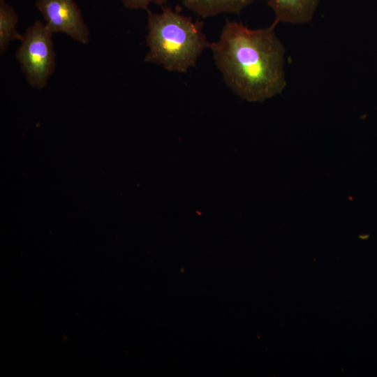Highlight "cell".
<instances>
[{
	"mask_svg": "<svg viewBox=\"0 0 377 377\" xmlns=\"http://www.w3.org/2000/svg\"><path fill=\"white\" fill-rule=\"evenodd\" d=\"M276 25L252 29L226 20L218 40L209 43L225 83L242 99L263 101L286 86L285 47Z\"/></svg>",
	"mask_w": 377,
	"mask_h": 377,
	"instance_id": "6da1fadb",
	"label": "cell"
},
{
	"mask_svg": "<svg viewBox=\"0 0 377 377\" xmlns=\"http://www.w3.org/2000/svg\"><path fill=\"white\" fill-rule=\"evenodd\" d=\"M35 6L52 34L63 33L79 43H88L89 29L74 0H36Z\"/></svg>",
	"mask_w": 377,
	"mask_h": 377,
	"instance_id": "277c9868",
	"label": "cell"
},
{
	"mask_svg": "<svg viewBox=\"0 0 377 377\" xmlns=\"http://www.w3.org/2000/svg\"><path fill=\"white\" fill-rule=\"evenodd\" d=\"M182 5L198 15L207 18L222 13L239 14L255 0H180Z\"/></svg>",
	"mask_w": 377,
	"mask_h": 377,
	"instance_id": "8992f818",
	"label": "cell"
},
{
	"mask_svg": "<svg viewBox=\"0 0 377 377\" xmlns=\"http://www.w3.org/2000/svg\"><path fill=\"white\" fill-rule=\"evenodd\" d=\"M147 11L149 50L145 61L181 73L195 66L210 43L203 32V23L169 7L162 6L161 13Z\"/></svg>",
	"mask_w": 377,
	"mask_h": 377,
	"instance_id": "7a4b0ae2",
	"label": "cell"
},
{
	"mask_svg": "<svg viewBox=\"0 0 377 377\" xmlns=\"http://www.w3.org/2000/svg\"><path fill=\"white\" fill-rule=\"evenodd\" d=\"M320 0H268L275 15L274 23L304 24L311 22Z\"/></svg>",
	"mask_w": 377,
	"mask_h": 377,
	"instance_id": "5b68a950",
	"label": "cell"
},
{
	"mask_svg": "<svg viewBox=\"0 0 377 377\" xmlns=\"http://www.w3.org/2000/svg\"><path fill=\"white\" fill-rule=\"evenodd\" d=\"M124 6L131 10H148L151 3L163 6L168 0H121Z\"/></svg>",
	"mask_w": 377,
	"mask_h": 377,
	"instance_id": "ba28073f",
	"label": "cell"
},
{
	"mask_svg": "<svg viewBox=\"0 0 377 377\" xmlns=\"http://www.w3.org/2000/svg\"><path fill=\"white\" fill-rule=\"evenodd\" d=\"M18 15L15 9L0 0V53L3 54L10 43L15 40H21L22 35L16 29Z\"/></svg>",
	"mask_w": 377,
	"mask_h": 377,
	"instance_id": "52a82bcc",
	"label": "cell"
},
{
	"mask_svg": "<svg viewBox=\"0 0 377 377\" xmlns=\"http://www.w3.org/2000/svg\"><path fill=\"white\" fill-rule=\"evenodd\" d=\"M52 33L40 21H36L22 35L15 57L29 84L42 89L55 68Z\"/></svg>",
	"mask_w": 377,
	"mask_h": 377,
	"instance_id": "3957f363",
	"label": "cell"
}]
</instances>
